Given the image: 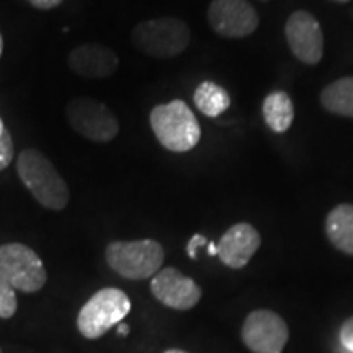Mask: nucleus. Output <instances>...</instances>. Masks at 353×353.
<instances>
[{
	"instance_id": "obj_22",
	"label": "nucleus",
	"mask_w": 353,
	"mask_h": 353,
	"mask_svg": "<svg viewBox=\"0 0 353 353\" xmlns=\"http://www.w3.org/2000/svg\"><path fill=\"white\" fill-rule=\"evenodd\" d=\"M28 2L39 10H51V8L59 7L64 0H28Z\"/></svg>"
},
{
	"instance_id": "obj_13",
	"label": "nucleus",
	"mask_w": 353,
	"mask_h": 353,
	"mask_svg": "<svg viewBox=\"0 0 353 353\" xmlns=\"http://www.w3.org/2000/svg\"><path fill=\"white\" fill-rule=\"evenodd\" d=\"M262 239L249 223H237L223 234L218 242V257L226 267L239 270L244 268L259 250Z\"/></svg>"
},
{
	"instance_id": "obj_18",
	"label": "nucleus",
	"mask_w": 353,
	"mask_h": 353,
	"mask_svg": "<svg viewBox=\"0 0 353 353\" xmlns=\"http://www.w3.org/2000/svg\"><path fill=\"white\" fill-rule=\"evenodd\" d=\"M19 309V299H17L15 288L0 276V319H10L15 316Z\"/></svg>"
},
{
	"instance_id": "obj_2",
	"label": "nucleus",
	"mask_w": 353,
	"mask_h": 353,
	"mask_svg": "<svg viewBox=\"0 0 353 353\" xmlns=\"http://www.w3.org/2000/svg\"><path fill=\"white\" fill-rule=\"evenodd\" d=\"M149 121L156 139L170 152L192 151L201 139L200 123L183 100L154 107Z\"/></svg>"
},
{
	"instance_id": "obj_20",
	"label": "nucleus",
	"mask_w": 353,
	"mask_h": 353,
	"mask_svg": "<svg viewBox=\"0 0 353 353\" xmlns=\"http://www.w3.org/2000/svg\"><path fill=\"white\" fill-rule=\"evenodd\" d=\"M339 337H341V343L343 348H347L348 352L353 353V317H348V319L343 322Z\"/></svg>"
},
{
	"instance_id": "obj_24",
	"label": "nucleus",
	"mask_w": 353,
	"mask_h": 353,
	"mask_svg": "<svg viewBox=\"0 0 353 353\" xmlns=\"http://www.w3.org/2000/svg\"><path fill=\"white\" fill-rule=\"evenodd\" d=\"M118 332H120L121 335H128V332H130V327H128L126 324H118Z\"/></svg>"
},
{
	"instance_id": "obj_4",
	"label": "nucleus",
	"mask_w": 353,
	"mask_h": 353,
	"mask_svg": "<svg viewBox=\"0 0 353 353\" xmlns=\"http://www.w3.org/2000/svg\"><path fill=\"white\" fill-rule=\"evenodd\" d=\"M131 312V299L120 288H101L92 294L77 314V330L83 339L97 341L110 329L121 324Z\"/></svg>"
},
{
	"instance_id": "obj_25",
	"label": "nucleus",
	"mask_w": 353,
	"mask_h": 353,
	"mask_svg": "<svg viewBox=\"0 0 353 353\" xmlns=\"http://www.w3.org/2000/svg\"><path fill=\"white\" fill-rule=\"evenodd\" d=\"M164 353H188L185 350H179V348H170V350H165Z\"/></svg>"
},
{
	"instance_id": "obj_12",
	"label": "nucleus",
	"mask_w": 353,
	"mask_h": 353,
	"mask_svg": "<svg viewBox=\"0 0 353 353\" xmlns=\"http://www.w3.org/2000/svg\"><path fill=\"white\" fill-rule=\"evenodd\" d=\"M68 64L77 76L100 81V79L112 77L117 72L120 59L112 48L88 43L76 46L69 52Z\"/></svg>"
},
{
	"instance_id": "obj_17",
	"label": "nucleus",
	"mask_w": 353,
	"mask_h": 353,
	"mask_svg": "<svg viewBox=\"0 0 353 353\" xmlns=\"http://www.w3.org/2000/svg\"><path fill=\"white\" fill-rule=\"evenodd\" d=\"M193 101L205 117L216 118L231 107V95L228 94L226 88L218 85V83L205 81L196 87L195 94H193Z\"/></svg>"
},
{
	"instance_id": "obj_6",
	"label": "nucleus",
	"mask_w": 353,
	"mask_h": 353,
	"mask_svg": "<svg viewBox=\"0 0 353 353\" xmlns=\"http://www.w3.org/2000/svg\"><path fill=\"white\" fill-rule=\"evenodd\" d=\"M0 276L23 293H38L48 281L43 260L32 247L20 242L0 245Z\"/></svg>"
},
{
	"instance_id": "obj_5",
	"label": "nucleus",
	"mask_w": 353,
	"mask_h": 353,
	"mask_svg": "<svg viewBox=\"0 0 353 353\" xmlns=\"http://www.w3.org/2000/svg\"><path fill=\"white\" fill-rule=\"evenodd\" d=\"M132 44L144 54L156 59H170L187 50L190 28L175 17H161L141 21L132 28Z\"/></svg>"
},
{
	"instance_id": "obj_14",
	"label": "nucleus",
	"mask_w": 353,
	"mask_h": 353,
	"mask_svg": "<svg viewBox=\"0 0 353 353\" xmlns=\"http://www.w3.org/2000/svg\"><path fill=\"white\" fill-rule=\"evenodd\" d=\"M325 234L335 249L353 257V205L342 203L325 218Z\"/></svg>"
},
{
	"instance_id": "obj_23",
	"label": "nucleus",
	"mask_w": 353,
	"mask_h": 353,
	"mask_svg": "<svg viewBox=\"0 0 353 353\" xmlns=\"http://www.w3.org/2000/svg\"><path fill=\"white\" fill-rule=\"evenodd\" d=\"M208 252H210V255H218V244H214V242H208Z\"/></svg>"
},
{
	"instance_id": "obj_11",
	"label": "nucleus",
	"mask_w": 353,
	"mask_h": 353,
	"mask_svg": "<svg viewBox=\"0 0 353 353\" xmlns=\"http://www.w3.org/2000/svg\"><path fill=\"white\" fill-rule=\"evenodd\" d=\"M151 293L159 303L175 311H190L203 296L200 285L174 267L161 268L152 276Z\"/></svg>"
},
{
	"instance_id": "obj_16",
	"label": "nucleus",
	"mask_w": 353,
	"mask_h": 353,
	"mask_svg": "<svg viewBox=\"0 0 353 353\" xmlns=\"http://www.w3.org/2000/svg\"><path fill=\"white\" fill-rule=\"evenodd\" d=\"M321 105L337 117L353 118V76L341 77L322 88Z\"/></svg>"
},
{
	"instance_id": "obj_21",
	"label": "nucleus",
	"mask_w": 353,
	"mask_h": 353,
	"mask_svg": "<svg viewBox=\"0 0 353 353\" xmlns=\"http://www.w3.org/2000/svg\"><path fill=\"white\" fill-rule=\"evenodd\" d=\"M203 245H208V239H206L203 234H195V236H192V239L188 241V245H187L188 257L192 260H195L198 249H200V247H203Z\"/></svg>"
},
{
	"instance_id": "obj_3",
	"label": "nucleus",
	"mask_w": 353,
	"mask_h": 353,
	"mask_svg": "<svg viewBox=\"0 0 353 353\" xmlns=\"http://www.w3.org/2000/svg\"><path fill=\"white\" fill-rule=\"evenodd\" d=\"M105 259L108 267L126 280H145L161 270L165 250L152 239L114 241L105 249Z\"/></svg>"
},
{
	"instance_id": "obj_7",
	"label": "nucleus",
	"mask_w": 353,
	"mask_h": 353,
	"mask_svg": "<svg viewBox=\"0 0 353 353\" xmlns=\"http://www.w3.org/2000/svg\"><path fill=\"white\" fill-rule=\"evenodd\" d=\"M65 118L74 131L94 143H110L120 132L117 114L103 101L90 97L70 100L65 107Z\"/></svg>"
},
{
	"instance_id": "obj_9",
	"label": "nucleus",
	"mask_w": 353,
	"mask_h": 353,
	"mask_svg": "<svg viewBox=\"0 0 353 353\" xmlns=\"http://www.w3.org/2000/svg\"><path fill=\"white\" fill-rule=\"evenodd\" d=\"M285 37L291 52L303 64L316 65L324 56V32L312 13L296 10L285 23Z\"/></svg>"
},
{
	"instance_id": "obj_19",
	"label": "nucleus",
	"mask_w": 353,
	"mask_h": 353,
	"mask_svg": "<svg viewBox=\"0 0 353 353\" xmlns=\"http://www.w3.org/2000/svg\"><path fill=\"white\" fill-rule=\"evenodd\" d=\"M13 159V139L7 130L0 136V172L6 170L12 164Z\"/></svg>"
},
{
	"instance_id": "obj_29",
	"label": "nucleus",
	"mask_w": 353,
	"mask_h": 353,
	"mask_svg": "<svg viewBox=\"0 0 353 353\" xmlns=\"http://www.w3.org/2000/svg\"><path fill=\"white\" fill-rule=\"evenodd\" d=\"M0 353H2V350H0Z\"/></svg>"
},
{
	"instance_id": "obj_15",
	"label": "nucleus",
	"mask_w": 353,
	"mask_h": 353,
	"mask_svg": "<svg viewBox=\"0 0 353 353\" xmlns=\"http://www.w3.org/2000/svg\"><path fill=\"white\" fill-rule=\"evenodd\" d=\"M263 120L273 132L283 134L293 125L294 107L290 95L283 90H275L265 97L262 105Z\"/></svg>"
},
{
	"instance_id": "obj_26",
	"label": "nucleus",
	"mask_w": 353,
	"mask_h": 353,
	"mask_svg": "<svg viewBox=\"0 0 353 353\" xmlns=\"http://www.w3.org/2000/svg\"><path fill=\"white\" fill-rule=\"evenodd\" d=\"M2 52H3V39H2V34H0V57H2Z\"/></svg>"
},
{
	"instance_id": "obj_27",
	"label": "nucleus",
	"mask_w": 353,
	"mask_h": 353,
	"mask_svg": "<svg viewBox=\"0 0 353 353\" xmlns=\"http://www.w3.org/2000/svg\"><path fill=\"white\" fill-rule=\"evenodd\" d=\"M6 131V126H3V121H2V118H0V136H2V132Z\"/></svg>"
},
{
	"instance_id": "obj_1",
	"label": "nucleus",
	"mask_w": 353,
	"mask_h": 353,
	"mask_svg": "<svg viewBox=\"0 0 353 353\" xmlns=\"http://www.w3.org/2000/svg\"><path fill=\"white\" fill-rule=\"evenodd\" d=\"M17 174L43 208L61 211L68 206L70 198L68 183L41 151L23 149L17 157Z\"/></svg>"
},
{
	"instance_id": "obj_28",
	"label": "nucleus",
	"mask_w": 353,
	"mask_h": 353,
	"mask_svg": "<svg viewBox=\"0 0 353 353\" xmlns=\"http://www.w3.org/2000/svg\"><path fill=\"white\" fill-rule=\"evenodd\" d=\"M334 2H337V3H347V2H350V0H334Z\"/></svg>"
},
{
	"instance_id": "obj_10",
	"label": "nucleus",
	"mask_w": 353,
	"mask_h": 353,
	"mask_svg": "<svg viewBox=\"0 0 353 353\" xmlns=\"http://www.w3.org/2000/svg\"><path fill=\"white\" fill-rule=\"evenodd\" d=\"M208 23L224 38H245L259 28L260 19L247 0H213L208 7Z\"/></svg>"
},
{
	"instance_id": "obj_8",
	"label": "nucleus",
	"mask_w": 353,
	"mask_h": 353,
	"mask_svg": "<svg viewBox=\"0 0 353 353\" xmlns=\"http://www.w3.org/2000/svg\"><path fill=\"white\" fill-rule=\"evenodd\" d=\"M290 339V329L270 309H257L245 317L242 325V341L254 353H281Z\"/></svg>"
}]
</instances>
